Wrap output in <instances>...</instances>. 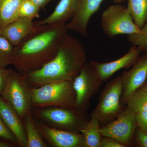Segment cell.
Returning a JSON list of instances; mask_svg holds the SVG:
<instances>
[{
	"label": "cell",
	"instance_id": "obj_3",
	"mask_svg": "<svg viewBox=\"0 0 147 147\" xmlns=\"http://www.w3.org/2000/svg\"><path fill=\"white\" fill-rule=\"evenodd\" d=\"M76 94L73 82L61 81L32 88V108H75Z\"/></svg>",
	"mask_w": 147,
	"mask_h": 147
},
{
	"label": "cell",
	"instance_id": "obj_17",
	"mask_svg": "<svg viewBox=\"0 0 147 147\" xmlns=\"http://www.w3.org/2000/svg\"><path fill=\"white\" fill-rule=\"evenodd\" d=\"M22 121L26 136L27 147L48 146L37 128L31 110L26 113Z\"/></svg>",
	"mask_w": 147,
	"mask_h": 147
},
{
	"label": "cell",
	"instance_id": "obj_10",
	"mask_svg": "<svg viewBox=\"0 0 147 147\" xmlns=\"http://www.w3.org/2000/svg\"><path fill=\"white\" fill-rule=\"evenodd\" d=\"M35 123L40 134L51 147H87L80 132L55 128L39 120H35Z\"/></svg>",
	"mask_w": 147,
	"mask_h": 147
},
{
	"label": "cell",
	"instance_id": "obj_7",
	"mask_svg": "<svg viewBox=\"0 0 147 147\" xmlns=\"http://www.w3.org/2000/svg\"><path fill=\"white\" fill-rule=\"evenodd\" d=\"M103 82L91 61H87L73 82L76 94L75 109L86 113L91 99L99 91Z\"/></svg>",
	"mask_w": 147,
	"mask_h": 147
},
{
	"label": "cell",
	"instance_id": "obj_29",
	"mask_svg": "<svg viewBox=\"0 0 147 147\" xmlns=\"http://www.w3.org/2000/svg\"><path fill=\"white\" fill-rule=\"evenodd\" d=\"M9 69L4 68L0 67V96L5 86Z\"/></svg>",
	"mask_w": 147,
	"mask_h": 147
},
{
	"label": "cell",
	"instance_id": "obj_2",
	"mask_svg": "<svg viewBox=\"0 0 147 147\" xmlns=\"http://www.w3.org/2000/svg\"><path fill=\"white\" fill-rule=\"evenodd\" d=\"M87 62L84 45L79 39L67 34L51 61L39 69L24 76L31 88L52 82H73Z\"/></svg>",
	"mask_w": 147,
	"mask_h": 147
},
{
	"label": "cell",
	"instance_id": "obj_11",
	"mask_svg": "<svg viewBox=\"0 0 147 147\" xmlns=\"http://www.w3.org/2000/svg\"><path fill=\"white\" fill-rule=\"evenodd\" d=\"M123 90L121 102L125 107L129 98L140 88L147 79V53L140 57L131 69L123 71L121 75Z\"/></svg>",
	"mask_w": 147,
	"mask_h": 147
},
{
	"label": "cell",
	"instance_id": "obj_4",
	"mask_svg": "<svg viewBox=\"0 0 147 147\" xmlns=\"http://www.w3.org/2000/svg\"><path fill=\"white\" fill-rule=\"evenodd\" d=\"M33 113L38 119L50 126L76 133L86 126L90 119L86 113L75 108L48 107L35 109Z\"/></svg>",
	"mask_w": 147,
	"mask_h": 147
},
{
	"label": "cell",
	"instance_id": "obj_30",
	"mask_svg": "<svg viewBox=\"0 0 147 147\" xmlns=\"http://www.w3.org/2000/svg\"><path fill=\"white\" fill-rule=\"evenodd\" d=\"M40 8H43L53 0H31Z\"/></svg>",
	"mask_w": 147,
	"mask_h": 147
},
{
	"label": "cell",
	"instance_id": "obj_25",
	"mask_svg": "<svg viewBox=\"0 0 147 147\" xmlns=\"http://www.w3.org/2000/svg\"><path fill=\"white\" fill-rule=\"evenodd\" d=\"M0 139L18 146V140L0 117Z\"/></svg>",
	"mask_w": 147,
	"mask_h": 147
},
{
	"label": "cell",
	"instance_id": "obj_6",
	"mask_svg": "<svg viewBox=\"0 0 147 147\" xmlns=\"http://www.w3.org/2000/svg\"><path fill=\"white\" fill-rule=\"evenodd\" d=\"M1 96L16 111L21 119L32 108V88L24 76L9 69L4 88Z\"/></svg>",
	"mask_w": 147,
	"mask_h": 147
},
{
	"label": "cell",
	"instance_id": "obj_9",
	"mask_svg": "<svg viewBox=\"0 0 147 147\" xmlns=\"http://www.w3.org/2000/svg\"><path fill=\"white\" fill-rule=\"evenodd\" d=\"M137 127L135 113L126 106L114 120L100 126V130L102 137L115 139L125 147H131Z\"/></svg>",
	"mask_w": 147,
	"mask_h": 147
},
{
	"label": "cell",
	"instance_id": "obj_22",
	"mask_svg": "<svg viewBox=\"0 0 147 147\" xmlns=\"http://www.w3.org/2000/svg\"><path fill=\"white\" fill-rule=\"evenodd\" d=\"M14 46L0 35V67L5 68L12 64Z\"/></svg>",
	"mask_w": 147,
	"mask_h": 147
},
{
	"label": "cell",
	"instance_id": "obj_19",
	"mask_svg": "<svg viewBox=\"0 0 147 147\" xmlns=\"http://www.w3.org/2000/svg\"><path fill=\"white\" fill-rule=\"evenodd\" d=\"M100 126L98 120L90 117L86 126L80 131L87 147H100L102 137L100 132Z\"/></svg>",
	"mask_w": 147,
	"mask_h": 147
},
{
	"label": "cell",
	"instance_id": "obj_26",
	"mask_svg": "<svg viewBox=\"0 0 147 147\" xmlns=\"http://www.w3.org/2000/svg\"><path fill=\"white\" fill-rule=\"evenodd\" d=\"M133 145L139 147H147V132L137 127L133 139Z\"/></svg>",
	"mask_w": 147,
	"mask_h": 147
},
{
	"label": "cell",
	"instance_id": "obj_16",
	"mask_svg": "<svg viewBox=\"0 0 147 147\" xmlns=\"http://www.w3.org/2000/svg\"><path fill=\"white\" fill-rule=\"evenodd\" d=\"M77 0H60L53 12L47 17L34 22L35 27L46 24L65 25L75 14Z\"/></svg>",
	"mask_w": 147,
	"mask_h": 147
},
{
	"label": "cell",
	"instance_id": "obj_23",
	"mask_svg": "<svg viewBox=\"0 0 147 147\" xmlns=\"http://www.w3.org/2000/svg\"><path fill=\"white\" fill-rule=\"evenodd\" d=\"M127 40L132 46L138 47L141 53H147V22L139 33L128 35Z\"/></svg>",
	"mask_w": 147,
	"mask_h": 147
},
{
	"label": "cell",
	"instance_id": "obj_12",
	"mask_svg": "<svg viewBox=\"0 0 147 147\" xmlns=\"http://www.w3.org/2000/svg\"><path fill=\"white\" fill-rule=\"evenodd\" d=\"M104 0H77L76 12L65 24L67 30H70L83 36H88V28L90 20L99 9Z\"/></svg>",
	"mask_w": 147,
	"mask_h": 147
},
{
	"label": "cell",
	"instance_id": "obj_5",
	"mask_svg": "<svg viewBox=\"0 0 147 147\" xmlns=\"http://www.w3.org/2000/svg\"><path fill=\"white\" fill-rule=\"evenodd\" d=\"M123 90L122 79L119 76L108 82L100 93L90 117L98 120L101 126L114 120L125 107L121 102Z\"/></svg>",
	"mask_w": 147,
	"mask_h": 147
},
{
	"label": "cell",
	"instance_id": "obj_32",
	"mask_svg": "<svg viewBox=\"0 0 147 147\" xmlns=\"http://www.w3.org/2000/svg\"><path fill=\"white\" fill-rule=\"evenodd\" d=\"M113 2L115 3V4H122V3L124 2L125 1V0H112Z\"/></svg>",
	"mask_w": 147,
	"mask_h": 147
},
{
	"label": "cell",
	"instance_id": "obj_31",
	"mask_svg": "<svg viewBox=\"0 0 147 147\" xmlns=\"http://www.w3.org/2000/svg\"><path fill=\"white\" fill-rule=\"evenodd\" d=\"M16 146L13 143L0 139V147H13Z\"/></svg>",
	"mask_w": 147,
	"mask_h": 147
},
{
	"label": "cell",
	"instance_id": "obj_24",
	"mask_svg": "<svg viewBox=\"0 0 147 147\" xmlns=\"http://www.w3.org/2000/svg\"><path fill=\"white\" fill-rule=\"evenodd\" d=\"M40 9L31 0H26L19 8L18 17L33 20L35 18L39 17Z\"/></svg>",
	"mask_w": 147,
	"mask_h": 147
},
{
	"label": "cell",
	"instance_id": "obj_18",
	"mask_svg": "<svg viewBox=\"0 0 147 147\" xmlns=\"http://www.w3.org/2000/svg\"><path fill=\"white\" fill-rule=\"evenodd\" d=\"M26 0H0V28L18 17L19 8Z\"/></svg>",
	"mask_w": 147,
	"mask_h": 147
},
{
	"label": "cell",
	"instance_id": "obj_28",
	"mask_svg": "<svg viewBox=\"0 0 147 147\" xmlns=\"http://www.w3.org/2000/svg\"><path fill=\"white\" fill-rule=\"evenodd\" d=\"M100 147H125L120 143L110 137H102Z\"/></svg>",
	"mask_w": 147,
	"mask_h": 147
},
{
	"label": "cell",
	"instance_id": "obj_8",
	"mask_svg": "<svg viewBox=\"0 0 147 147\" xmlns=\"http://www.w3.org/2000/svg\"><path fill=\"white\" fill-rule=\"evenodd\" d=\"M100 24L104 33L110 38L120 34L129 35L141 31L127 7L120 4L110 6L104 11Z\"/></svg>",
	"mask_w": 147,
	"mask_h": 147
},
{
	"label": "cell",
	"instance_id": "obj_14",
	"mask_svg": "<svg viewBox=\"0 0 147 147\" xmlns=\"http://www.w3.org/2000/svg\"><path fill=\"white\" fill-rule=\"evenodd\" d=\"M0 117L17 139L18 146L27 147L26 136L23 121L16 111L1 96Z\"/></svg>",
	"mask_w": 147,
	"mask_h": 147
},
{
	"label": "cell",
	"instance_id": "obj_20",
	"mask_svg": "<svg viewBox=\"0 0 147 147\" xmlns=\"http://www.w3.org/2000/svg\"><path fill=\"white\" fill-rule=\"evenodd\" d=\"M126 7L134 23L141 29L147 22V0H127Z\"/></svg>",
	"mask_w": 147,
	"mask_h": 147
},
{
	"label": "cell",
	"instance_id": "obj_13",
	"mask_svg": "<svg viewBox=\"0 0 147 147\" xmlns=\"http://www.w3.org/2000/svg\"><path fill=\"white\" fill-rule=\"evenodd\" d=\"M141 53L138 47L132 46L125 55L116 60L107 63L95 61L91 62L104 82L109 80L114 74L122 69L131 67L140 57Z\"/></svg>",
	"mask_w": 147,
	"mask_h": 147
},
{
	"label": "cell",
	"instance_id": "obj_1",
	"mask_svg": "<svg viewBox=\"0 0 147 147\" xmlns=\"http://www.w3.org/2000/svg\"><path fill=\"white\" fill-rule=\"evenodd\" d=\"M65 25L46 24L35 27L33 31L14 47L12 64L23 76L39 69L57 54L67 35Z\"/></svg>",
	"mask_w": 147,
	"mask_h": 147
},
{
	"label": "cell",
	"instance_id": "obj_27",
	"mask_svg": "<svg viewBox=\"0 0 147 147\" xmlns=\"http://www.w3.org/2000/svg\"><path fill=\"white\" fill-rule=\"evenodd\" d=\"M137 127L147 132V110L135 113Z\"/></svg>",
	"mask_w": 147,
	"mask_h": 147
},
{
	"label": "cell",
	"instance_id": "obj_21",
	"mask_svg": "<svg viewBox=\"0 0 147 147\" xmlns=\"http://www.w3.org/2000/svg\"><path fill=\"white\" fill-rule=\"evenodd\" d=\"M126 106L135 113L147 110V92L141 88L137 90L129 98Z\"/></svg>",
	"mask_w": 147,
	"mask_h": 147
},
{
	"label": "cell",
	"instance_id": "obj_34",
	"mask_svg": "<svg viewBox=\"0 0 147 147\" xmlns=\"http://www.w3.org/2000/svg\"><path fill=\"white\" fill-rule=\"evenodd\" d=\"M0 29H1V28H0Z\"/></svg>",
	"mask_w": 147,
	"mask_h": 147
},
{
	"label": "cell",
	"instance_id": "obj_33",
	"mask_svg": "<svg viewBox=\"0 0 147 147\" xmlns=\"http://www.w3.org/2000/svg\"><path fill=\"white\" fill-rule=\"evenodd\" d=\"M141 88H142V89L144 90L147 92V81H146V82H145L144 84L142 86V87H141Z\"/></svg>",
	"mask_w": 147,
	"mask_h": 147
},
{
	"label": "cell",
	"instance_id": "obj_15",
	"mask_svg": "<svg viewBox=\"0 0 147 147\" xmlns=\"http://www.w3.org/2000/svg\"><path fill=\"white\" fill-rule=\"evenodd\" d=\"M32 19L18 17L0 29V35L13 45H19L34 30Z\"/></svg>",
	"mask_w": 147,
	"mask_h": 147
}]
</instances>
